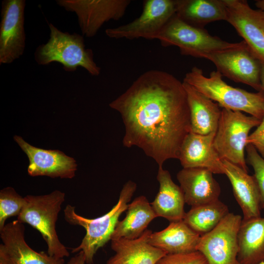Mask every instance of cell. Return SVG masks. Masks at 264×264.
Returning <instances> with one entry per match:
<instances>
[{"label":"cell","instance_id":"obj_9","mask_svg":"<svg viewBox=\"0 0 264 264\" xmlns=\"http://www.w3.org/2000/svg\"><path fill=\"white\" fill-rule=\"evenodd\" d=\"M176 12V0H146L140 15L127 24L108 28L106 35L112 39H157Z\"/></svg>","mask_w":264,"mask_h":264},{"label":"cell","instance_id":"obj_21","mask_svg":"<svg viewBox=\"0 0 264 264\" xmlns=\"http://www.w3.org/2000/svg\"><path fill=\"white\" fill-rule=\"evenodd\" d=\"M190 110L191 132L207 135L216 132L221 115L219 105L183 82Z\"/></svg>","mask_w":264,"mask_h":264},{"label":"cell","instance_id":"obj_1","mask_svg":"<svg viewBox=\"0 0 264 264\" xmlns=\"http://www.w3.org/2000/svg\"><path fill=\"white\" fill-rule=\"evenodd\" d=\"M109 106L121 116L125 147L141 149L158 167L168 159H178L182 143L191 132L183 82L167 72L148 70Z\"/></svg>","mask_w":264,"mask_h":264},{"label":"cell","instance_id":"obj_15","mask_svg":"<svg viewBox=\"0 0 264 264\" xmlns=\"http://www.w3.org/2000/svg\"><path fill=\"white\" fill-rule=\"evenodd\" d=\"M215 134L200 135L191 132L186 136L178 157L183 168H202L213 174H225L222 160L214 146Z\"/></svg>","mask_w":264,"mask_h":264},{"label":"cell","instance_id":"obj_11","mask_svg":"<svg viewBox=\"0 0 264 264\" xmlns=\"http://www.w3.org/2000/svg\"><path fill=\"white\" fill-rule=\"evenodd\" d=\"M242 220L240 215L229 213L214 229L200 236L197 251L204 255L208 264H236Z\"/></svg>","mask_w":264,"mask_h":264},{"label":"cell","instance_id":"obj_5","mask_svg":"<svg viewBox=\"0 0 264 264\" xmlns=\"http://www.w3.org/2000/svg\"><path fill=\"white\" fill-rule=\"evenodd\" d=\"M65 198V193L59 190L44 195H27L17 217L20 222L27 223L40 232L47 245L48 255L63 259L69 253L59 239L56 223Z\"/></svg>","mask_w":264,"mask_h":264},{"label":"cell","instance_id":"obj_34","mask_svg":"<svg viewBox=\"0 0 264 264\" xmlns=\"http://www.w3.org/2000/svg\"><path fill=\"white\" fill-rule=\"evenodd\" d=\"M236 264H240L239 263H238V262H237V263H236ZM258 264H264V261Z\"/></svg>","mask_w":264,"mask_h":264},{"label":"cell","instance_id":"obj_33","mask_svg":"<svg viewBox=\"0 0 264 264\" xmlns=\"http://www.w3.org/2000/svg\"><path fill=\"white\" fill-rule=\"evenodd\" d=\"M261 83L263 91L264 92V63L263 62L261 73Z\"/></svg>","mask_w":264,"mask_h":264},{"label":"cell","instance_id":"obj_18","mask_svg":"<svg viewBox=\"0 0 264 264\" xmlns=\"http://www.w3.org/2000/svg\"><path fill=\"white\" fill-rule=\"evenodd\" d=\"M225 174L233 189L234 196L240 206L243 220L261 217V196L254 176H250L238 166L222 160Z\"/></svg>","mask_w":264,"mask_h":264},{"label":"cell","instance_id":"obj_16","mask_svg":"<svg viewBox=\"0 0 264 264\" xmlns=\"http://www.w3.org/2000/svg\"><path fill=\"white\" fill-rule=\"evenodd\" d=\"M23 224L15 220L0 230L2 243L0 245L10 264H65L63 258L51 256L32 249L24 240Z\"/></svg>","mask_w":264,"mask_h":264},{"label":"cell","instance_id":"obj_23","mask_svg":"<svg viewBox=\"0 0 264 264\" xmlns=\"http://www.w3.org/2000/svg\"><path fill=\"white\" fill-rule=\"evenodd\" d=\"M238 243V263L258 264L264 261V218L242 219Z\"/></svg>","mask_w":264,"mask_h":264},{"label":"cell","instance_id":"obj_8","mask_svg":"<svg viewBox=\"0 0 264 264\" xmlns=\"http://www.w3.org/2000/svg\"><path fill=\"white\" fill-rule=\"evenodd\" d=\"M203 58L213 63L222 76L247 85L257 91H263L261 83L262 62L244 41L236 46L205 55Z\"/></svg>","mask_w":264,"mask_h":264},{"label":"cell","instance_id":"obj_17","mask_svg":"<svg viewBox=\"0 0 264 264\" xmlns=\"http://www.w3.org/2000/svg\"><path fill=\"white\" fill-rule=\"evenodd\" d=\"M209 170L202 168H183L177 174L185 203L192 207L219 199L220 188Z\"/></svg>","mask_w":264,"mask_h":264},{"label":"cell","instance_id":"obj_20","mask_svg":"<svg viewBox=\"0 0 264 264\" xmlns=\"http://www.w3.org/2000/svg\"><path fill=\"white\" fill-rule=\"evenodd\" d=\"M157 179L159 191L151 203L156 215L170 222L183 220L185 201L181 188L174 183L169 171L162 167H158Z\"/></svg>","mask_w":264,"mask_h":264},{"label":"cell","instance_id":"obj_22","mask_svg":"<svg viewBox=\"0 0 264 264\" xmlns=\"http://www.w3.org/2000/svg\"><path fill=\"white\" fill-rule=\"evenodd\" d=\"M200 236L181 220L171 222L165 229L152 233L149 243L167 254L186 253L197 251Z\"/></svg>","mask_w":264,"mask_h":264},{"label":"cell","instance_id":"obj_6","mask_svg":"<svg viewBox=\"0 0 264 264\" xmlns=\"http://www.w3.org/2000/svg\"><path fill=\"white\" fill-rule=\"evenodd\" d=\"M261 120L240 111L222 109L214 140L215 148L222 160L233 163L247 172L244 156L250 131Z\"/></svg>","mask_w":264,"mask_h":264},{"label":"cell","instance_id":"obj_7","mask_svg":"<svg viewBox=\"0 0 264 264\" xmlns=\"http://www.w3.org/2000/svg\"><path fill=\"white\" fill-rule=\"evenodd\" d=\"M163 46H175L181 54L203 58L205 55L236 46L239 43H230L212 36L204 28L185 22L176 14L168 22L157 37Z\"/></svg>","mask_w":264,"mask_h":264},{"label":"cell","instance_id":"obj_3","mask_svg":"<svg viewBox=\"0 0 264 264\" xmlns=\"http://www.w3.org/2000/svg\"><path fill=\"white\" fill-rule=\"evenodd\" d=\"M136 187L135 182L132 180L127 182L120 192L116 204L106 214L95 219L81 216L75 212L74 206H66L64 211L65 220L69 224L81 226L86 230V235L80 244L72 250L73 253L82 251L86 264H92L98 250L111 240L119 218L127 210Z\"/></svg>","mask_w":264,"mask_h":264},{"label":"cell","instance_id":"obj_14","mask_svg":"<svg viewBox=\"0 0 264 264\" xmlns=\"http://www.w3.org/2000/svg\"><path fill=\"white\" fill-rule=\"evenodd\" d=\"M14 140L27 156V171L32 176H47L52 178H72L77 165L75 160L57 150H45L33 146L18 135Z\"/></svg>","mask_w":264,"mask_h":264},{"label":"cell","instance_id":"obj_19","mask_svg":"<svg viewBox=\"0 0 264 264\" xmlns=\"http://www.w3.org/2000/svg\"><path fill=\"white\" fill-rule=\"evenodd\" d=\"M152 233L147 229L137 239L111 240V248L115 254L107 264H155L167 253L149 243Z\"/></svg>","mask_w":264,"mask_h":264},{"label":"cell","instance_id":"obj_13","mask_svg":"<svg viewBox=\"0 0 264 264\" xmlns=\"http://www.w3.org/2000/svg\"><path fill=\"white\" fill-rule=\"evenodd\" d=\"M226 21L242 37L253 53L264 63V12L252 8L244 0H224Z\"/></svg>","mask_w":264,"mask_h":264},{"label":"cell","instance_id":"obj_28","mask_svg":"<svg viewBox=\"0 0 264 264\" xmlns=\"http://www.w3.org/2000/svg\"><path fill=\"white\" fill-rule=\"evenodd\" d=\"M245 150L247 163L252 166L254 170L253 176L260 190L261 208H264V158L250 144L247 145Z\"/></svg>","mask_w":264,"mask_h":264},{"label":"cell","instance_id":"obj_27","mask_svg":"<svg viewBox=\"0 0 264 264\" xmlns=\"http://www.w3.org/2000/svg\"><path fill=\"white\" fill-rule=\"evenodd\" d=\"M24 203V197L18 194L13 188L8 187L0 191V230L5 225L7 219L19 215Z\"/></svg>","mask_w":264,"mask_h":264},{"label":"cell","instance_id":"obj_25","mask_svg":"<svg viewBox=\"0 0 264 264\" xmlns=\"http://www.w3.org/2000/svg\"><path fill=\"white\" fill-rule=\"evenodd\" d=\"M156 217L146 197L144 196L137 197L128 204L126 217L118 222L111 240L137 239Z\"/></svg>","mask_w":264,"mask_h":264},{"label":"cell","instance_id":"obj_30","mask_svg":"<svg viewBox=\"0 0 264 264\" xmlns=\"http://www.w3.org/2000/svg\"><path fill=\"white\" fill-rule=\"evenodd\" d=\"M247 142L252 145L264 158V115L256 130L249 134Z\"/></svg>","mask_w":264,"mask_h":264},{"label":"cell","instance_id":"obj_31","mask_svg":"<svg viewBox=\"0 0 264 264\" xmlns=\"http://www.w3.org/2000/svg\"><path fill=\"white\" fill-rule=\"evenodd\" d=\"M85 258L82 251L71 257L66 264H85Z\"/></svg>","mask_w":264,"mask_h":264},{"label":"cell","instance_id":"obj_2","mask_svg":"<svg viewBox=\"0 0 264 264\" xmlns=\"http://www.w3.org/2000/svg\"><path fill=\"white\" fill-rule=\"evenodd\" d=\"M217 70L207 77L202 70L194 66L183 82L217 103L222 109L245 112L262 120L264 115V92H251L226 83Z\"/></svg>","mask_w":264,"mask_h":264},{"label":"cell","instance_id":"obj_24","mask_svg":"<svg viewBox=\"0 0 264 264\" xmlns=\"http://www.w3.org/2000/svg\"><path fill=\"white\" fill-rule=\"evenodd\" d=\"M176 16L193 26L204 28L212 22L226 21L224 0H176Z\"/></svg>","mask_w":264,"mask_h":264},{"label":"cell","instance_id":"obj_10","mask_svg":"<svg viewBox=\"0 0 264 264\" xmlns=\"http://www.w3.org/2000/svg\"><path fill=\"white\" fill-rule=\"evenodd\" d=\"M66 11L74 12L82 35L91 38L106 22L122 18L131 3L130 0H57Z\"/></svg>","mask_w":264,"mask_h":264},{"label":"cell","instance_id":"obj_4","mask_svg":"<svg viewBox=\"0 0 264 264\" xmlns=\"http://www.w3.org/2000/svg\"><path fill=\"white\" fill-rule=\"evenodd\" d=\"M48 26L49 39L39 45L34 52V59L38 65L57 62L66 72H74L82 67L92 76L100 74L101 68L94 62L93 51L86 48L82 35L63 32L51 23Z\"/></svg>","mask_w":264,"mask_h":264},{"label":"cell","instance_id":"obj_29","mask_svg":"<svg viewBox=\"0 0 264 264\" xmlns=\"http://www.w3.org/2000/svg\"><path fill=\"white\" fill-rule=\"evenodd\" d=\"M155 264H208L204 255L198 251L186 253L166 254Z\"/></svg>","mask_w":264,"mask_h":264},{"label":"cell","instance_id":"obj_12","mask_svg":"<svg viewBox=\"0 0 264 264\" xmlns=\"http://www.w3.org/2000/svg\"><path fill=\"white\" fill-rule=\"evenodd\" d=\"M25 0H3L0 23V64H9L24 51L26 34L24 27Z\"/></svg>","mask_w":264,"mask_h":264},{"label":"cell","instance_id":"obj_32","mask_svg":"<svg viewBox=\"0 0 264 264\" xmlns=\"http://www.w3.org/2000/svg\"><path fill=\"white\" fill-rule=\"evenodd\" d=\"M255 4L258 9L264 12V0H257Z\"/></svg>","mask_w":264,"mask_h":264},{"label":"cell","instance_id":"obj_26","mask_svg":"<svg viewBox=\"0 0 264 264\" xmlns=\"http://www.w3.org/2000/svg\"><path fill=\"white\" fill-rule=\"evenodd\" d=\"M229 213L227 206L219 199L192 207L183 220L200 236L214 229Z\"/></svg>","mask_w":264,"mask_h":264}]
</instances>
